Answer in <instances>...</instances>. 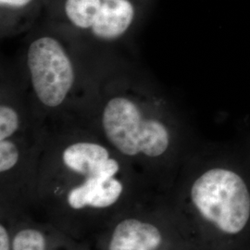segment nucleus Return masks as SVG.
I'll list each match as a JSON object with an SVG mask.
<instances>
[{
  "instance_id": "nucleus-10",
  "label": "nucleus",
  "mask_w": 250,
  "mask_h": 250,
  "mask_svg": "<svg viewBox=\"0 0 250 250\" xmlns=\"http://www.w3.org/2000/svg\"><path fill=\"white\" fill-rule=\"evenodd\" d=\"M92 248H93V243L90 241H85L74 250H92Z\"/></svg>"
},
{
  "instance_id": "nucleus-5",
  "label": "nucleus",
  "mask_w": 250,
  "mask_h": 250,
  "mask_svg": "<svg viewBox=\"0 0 250 250\" xmlns=\"http://www.w3.org/2000/svg\"><path fill=\"white\" fill-rule=\"evenodd\" d=\"M152 0H44L48 18L57 24L103 42L129 36Z\"/></svg>"
},
{
  "instance_id": "nucleus-1",
  "label": "nucleus",
  "mask_w": 250,
  "mask_h": 250,
  "mask_svg": "<svg viewBox=\"0 0 250 250\" xmlns=\"http://www.w3.org/2000/svg\"><path fill=\"white\" fill-rule=\"evenodd\" d=\"M154 196L134 167L91 130L46 135L33 212L73 238L94 243L118 216Z\"/></svg>"
},
{
  "instance_id": "nucleus-4",
  "label": "nucleus",
  "mask_w": 250,
  "mask_h": 250,
  "mask_svg": "<svg viewBox=\"0 0 250 250\" xmlns=\"http://www.w3.org/2000/svg\"><path fill=\"white\" fill-rule=\"evenodd\" d=\"M93 245L97 250H193L161 195L118 216Z\"/></svg>"
},
{
  "instance_id": "nucleus-6",
  "label": "nucleus",
  "mask_w": 250,
  "mask_h": 250,
  "mask_svg": "<svg viewBox=\"0 0 250 250\" xmlns=\"http://www.w3.org/2000/svg\"><path fill=\"white\" fill-rule=\"evenodd\" d=\"M26 67L36 100L46 108L62 106L74 87L76 71L60 39L51 34L35 37L27 47Z\"/></svg>"
},
{
  "instance_id": "nucleus-8",
  "label": "nucleus",
  "mask_w": 250,
  "mask_h": 250,
  "mask_svg": "<svg viewBox=\"0 0 250 250\" xmlns=\"http://www.w3.org/2000/svg\"><path fill=\"white\" fill-rule=\"evenodd\" d=\"M45 8L44 0H0L2 31H14L31 25Z\"/></svg>"
},
{
  "instance_id": "nucleus-7",
  "label": "nucleus",
  "mask_w": 250,
  "mask_h": 250,
  "mask_svg": "<svg viewBox=\"0 0 250 250\" xmlns=\"http://www.w3.org/2000/svg\"><path fill=\"white\" fill-rule=\"evenodd\" d=\"M0 217L11 225V250H74L85 242L73 238L32 211Z\"/></svg>"
},
{
  "instance_id": "nucleus-3",
  "label": "nucleus",
  "mask_w": 250,
  "mask_h": 250,
  "mask_svg": "<svg viewBox=\"0 0 250 250\" xmlns=\"http://www.w3.org/2000/svg\"><path fill=\"white\" fill-rule=\"evenodd\" d=\"M193 250L211 233L235 235L250 219V192L241 174L221 165H195L171 197L162 196Z\"/></svg>"
},
{
  "instance_id": "nucleus-2",
  "label": "nucleus",
  "mask_w": 250,
  "mask_h": 250,
  "mask_svg": "<svg viewBox=\"0 0 250 250\" xmlns=\"http://www.w3.org/2000/svg\"><path fill=\"white\" fill-rule=\"evenodd\" d=\"M129 162L156 195L170 188V171L178 159L180 139L169 117L134 93L105 99L91 130Z\"/></svg>"
},
{
  "instance_id": "nucleus-9",
  "label": "nucleus",
  "mask_w": 250,
  "mask_h": 250,
  "mask_svg": "<svg viewBox=\"0 0 250 250\" xmlns=\"http://www.w3.org/2000/svg\"><path fill=\"white\" fill-rule=\"evenodd\" d=\"M26 126L17 107L2 100L0 105V138L9 137Z\"/></svg>"
}]
</instances>
